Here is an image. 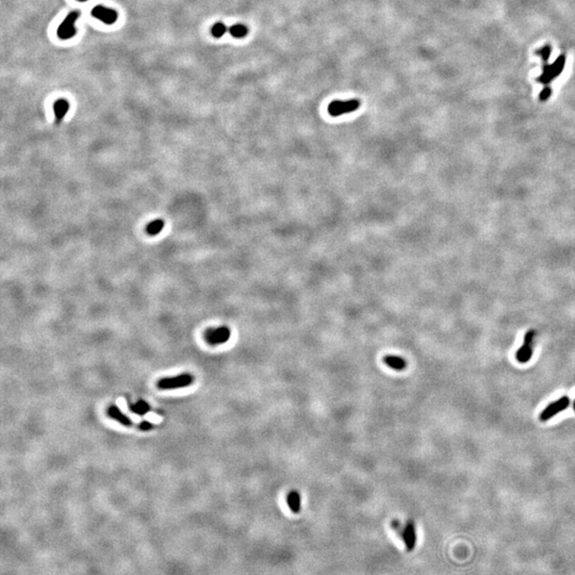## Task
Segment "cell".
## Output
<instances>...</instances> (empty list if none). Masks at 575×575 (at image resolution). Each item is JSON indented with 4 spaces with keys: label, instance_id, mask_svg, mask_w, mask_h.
<instances>
[{
    "label": "cell",
    "instance_id": "cell-14",
    "mask_svg": "<svg viewBox=\"0 0 575 575\" xmlns=\"http://www.w3.org/2000/svg\"><path fill=\"white\" fill-rule=\"evenodd\" d=\"M128 407L130 410H131L133 413H135V415H137V416L146 415V413L150 410L149 405L145 401H139L134 404L129 403Z\"/></svg>",
    "mask_w": 575,
    "mask_h": 575
},
{
    "label": "cell",
    "instance_id": "cell-18",
    "mask_svg": "<svg viewBox=\"0 0 575 575\" xmlns=\"http://www.w3.org/2000/svg\"><path fill=\"white\" fill-rule=\"evenodd\" d=\"M226 31H227V28L223 24V22H217V24H214L213 27L211 28L212 35L217 38H220V37L223 36Z\"/></svg>",
    "mask_w": 575,
    "mask_h": 575
},
{
    "label": "cell",
    "instance_id": "cell-16",
    "mask_svg": "<svg viewBox=\"0 0 575 575\" xmlns=\"http://www.w3.org/2000/svg\"><path fill=\"white\" fill-rule=\"evenodd\" d=\"M229 33L235 38H242L247 35L248 29L243 24H235L229 28Z\"/></svg>",
    "mask_w": 575,
    "mask_h": 575
},
{
    "label": "cell",
    "instance_id": "cell-12",
    "mask_svg": "<svg viewBox=\"0 0 575 575\" xmlns=\"http://www.w3.org/2000/svg\"><path fill=\"white\" fill-rule=\"evenodd\" d=\"M383 361H385V363L389 367H391V369H393L395 371H403L406 369V366H407V362H406V360L400 356L388 355L383 358Z\"/></svg>",
    "mask_w": 575,
    "mask_h": 575
},
{
    "label": "cell",
    "instance_id": "cell-4",
    "mask_svg": "<svg viewBox=\"0 0 575 575\" xmlns=\"http://www.w3.org/2000/svg\"><path fill=\"white\" fill-rule=\"evenodd\" d=\"M79 16H80L79 11H73L67 14V16L57 30V34L59 38H61V40H70V38L75 36L77 32V30L75 28V22L79 18Z\"/></svg>",
    "mask_w": 575,
    "mask_h": 575
},
{
    "label": "cell",
    "instance_id": "cell-6",
    "mask_svg": "<svg viewBox=\"0 0 575 575\" xmlns=\"http://www.w3.org/2000/svg\"><path fill=\"white\" fill-rule=\"evenodd\" d=\"M570 404H571V401L568 396L559 397L557 401L551 403L548 407L543 409V411L540 413V420L542 422H546V421L552 419L556 415H558L559 412L565 411L567 408L569 407Z\"/></svg>",
    "mask_w": 575,
    "mask_h": 575
},
{
    "label": "cell",
    "instance_id": "cell-1",
    "mask_svg": "<svg viewBox=\"0 0 575 575\" xmlns=\"http://www.w3.org/2000/svg\"><path fill=\"white\" fill-rule=\"evenodd\" d=\"M566 65V56L562 55L557 58L554 63L552 64H544L542 68V74L537 78V82L542 83L544 86H549V84L555 80L557 77L561 75Z\"/></svg>",
    "mask_w": 575,
    "mask_h": 575
},
{
    "label": "cell",
    "instance_id": "cell-19",
    "mask_svg": "<svg viewBox=\"0 0 575 575\" xmlns=\"http://www.w3.org/2000/svg\"><path fill=\"white\" fill-rule=\"evenodd\" d=\"M552 95V89L549 86H546L543 88V90L540 92L539 94V101L540 102H547L548 99L551 97Z\"/></svg>",
    "mask_w": 575,
    "mask_h": 575
},
{
    "label": "cell",
    "instance_id": "cell-2",
    "mask_svg": "<svg viewBox=\"0 0 575 575\" xmlns=\"http://www.w3.org/2000/svg\"><path fill=\"white\" fill-rule=\"evenodd\" d=\"M194 378L191 374L185 373L180 374L178 376L175 377H167L160 379L157 383V387L160 390H174V389H181L192 385Z\"/></svg>",
    "mask_w": 575,
    "mask_h": 575
},
{
    "label": "cell",
    "instance_id": "cell-15",
    "mask_svg": "<svg viewBox=\"0 0 575 575\" xmlns=\"http://www.w3.org/2000/svg\"><path fill=\"white\" fill-rule=\"evenodd\" d=\"M165 226V222L163 220H155L150 222L146 227V231L150 235H157L162 231Z\"/></svg>",
    "mask_w": 575,
    "mask_h": 575
},
{
    "label": "cell",
    "instance_id": "cell-3",
    "mask_svg": "<svg viewBox=\"0 0 575 575\" xmlns=\"http://www.w3.org/2000/svg\"><path fill=\"white\" fill-rule=\"evenodd\" d=\"M535 337H536V332L534 331V329H530V331L526 332V334L524 336L523 345L516 352V358H517L518 362L527 363L532 359L533 352H534Z\"/></svg>",
    "mask_w": 575,
    "mask_h": 575
},
{
    "label": "cell",
    "instance_id": "cell-21",
    "mask_svg": "<svg viewBox=\"0 0 575 575\" xmlns=\"http://www.w3.org/2000/svg\"><path fill=\"white\" fill-rule=\"evenodd\" d=\"M139 428L141 429V431L147 432V431H150V429L153 428V425L150 423V422L145 421V422H142V423L139 425Z\"/></svg>",
    "mask_w": 575,
    "mask_h": 575
},
{
    "label": "cell",
    "instance_id": "cell-20",
    "mask_svg": "<svg viewBox=\"0 0 575 575\" xmlns=\"http://www.w3.org/2000/svg\"><path fill=\"white\" fill-rule=\"evenodd\" d=\"M391 526H392L393 530H394L395 532H397V534L402 537V535H403V531H404V527L402 526V524H401L400 521H397V520H393L392 522H391Z\"/></svg>",
    "mask_w": 575,
    "mask_h": 575
},
{
    "label": "cell",
    "instance_id": "cell-22",
    "mask_svg": "<svg viewBox=\"0 0 575 575\" xmlns=\"http://www.w3.org/2000/svg\"><path fill=\"white\" fill-rule=\"evenodd\" d=\"M77 1H79V2H86V1H88V0H77Z\"/></svg>",
    "mask_w": 575,
    "mask_h": 575
},
{
    "label": "cell",
    "instance_id": "cell-13",
    "mask_svg": "<svg viewBox=\"0 0 575 575\" xmlns=\"http://www.w3.org/2000/svg\"><path fill=\"white\" fill-rule=\"evenodd\" d=\"M287 503L289 508L292 510V512L294 513L300 512L302 508V498L300 492L295 491V490L290 491L287 495Z\"/></svg>",
    "mask_w": 575,
    "mask_h": 575
},
{
    "label": "cell",
    "instance_id": "cell-17",
    "mask_svg": "<svg viewBox=\"0 0 575 575\" xmlns=\"http://www.w3.org/2000/svg\"><path fill=\"white\" fill-rule=\"evenodd\" d=\"M551 53H552V46L551 45H544L543 47L537 49L535 51V55L540 56L544 64H548V61H549Z\"/></svg>",
    "mask_w": 575,
    "mask_h": 575
},
{
    "label": "cell",
    "instance_id": "cell-11",
    "mask_svg": "<svg viewBox=\"0 0 575 575\" xmlns=\"http://www.w3.org/2000/svg\"><path fill=\"white\" fill-rule=\"evenodd\" d=\"M107 412H108V416L111 419L117 421L118 423H120L122 425L131 426L133 424L131 419L128 418L124 412H121V410L118 407H116V406H110V407L108 408V411Z\"/></svg>",
    "mask_w": 575,
    "mask_h": 575
},
{
    "label": "cell",
    "instance_id": "cell-5",
    "mask_svg": "<svg viewBox=\"0 0 575 575\" xmlns=\"http://www.w3.org/2000/svg\"><path fill=\"white\" fill-rule=\"evenodd\" d=\"M360 107V101L350 99V101H335L328 106V113L332 116H341V115L356 111Z\"/></svg>",
    "mask_w": 575,
    "mask_h": 575
},
{
    "label": "cell",
    "instance_id": "cell-23",
    "mask_svg": "<svg viewBox=\"0 0 575 575\" xmlns=\"http://www.w3.org/2000/svg\"><path fill=\"white\" fill-rule=\"evenodd\" d=\"M573 409H574V411H575V400H574V403H573Z\"/></svg>",
    "mask_w": 575,
    "mask_h": 575
},
{
    "label": "cell",
    "instance_id": "cell-7",
    "mask_svg": "<svg viewBox=\"0 0 575 575\" xmlns=\"http://www.w3.org/2000/svg\"><path fill=\"white\" fill-rule=\"evenodd\" d=\"M230 336H231L230 329L226 326H223L219 328L208 329V331L206 332L205 338L206 341L211 345H220L226 343L229 340Z\"/></svg>",
    "mask_w": 575,
    "mask_h": 575
},
{
    "label": "cell",
    "instance_id": "cell-8",
    "mask_svg": "<svg viewBox=\"0 0 575 575\" xmlns=\"http://www.w3.org/2000/svg\"><path fill=\"white\" fill-rule=\"evenodd\" d=\"M92 16L102 20L107 25H112L116 22L118 18V13L111 7H107L104 5H96L92 9Z\"/></svg>",
    "mask_w": 575,
    "mask_h": 575
},
{
    "label": "cell",
    "instance_id": "cell-10",
    "mask_svg": "<svg viewBox=\"0 0 575 575\" xmlns=\"http://www.w3.org/2000/svg\"><path fill=\"white\" fill-rule=\"evenodd\" d=\"M70 107H71L70 103L64 98H61L56 101L55 105H53V111H55L57 124H61V122H62L64 116L67 114L68 110H70Z\"/></svg>",
    "mask_w": 575,
    "mask_h": 575
},
{
    "label": "cell",
    "instance_id": "cell-9",
    "mask_svg": "<svg viewBox=\"0 0 575 575\" xmlns=\"http://www.w3.org/2000/svg\"><path fill=\"white\" fill-rule=\"evenodd\" d=\"M402 539L404 540L406 549H407L408 552H411V551L415 550L416 543H417V534H416V526H415V523H413V521L409 520L407 524H406V526L404 527Z\"/></svg>",
    "mask_w": 575,
    "mask_h": 575
}]
</instances>
